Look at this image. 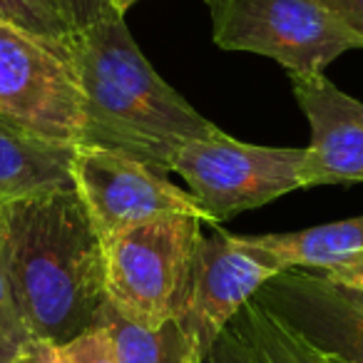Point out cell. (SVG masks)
Instances as JSON below:
<instances>
[{"label":"cell","mask_w":363,"mask_h":363,"mask_svg":"<svg viewBox=\"0 0 363 363\" xmlns=\"http://www.w3.org/2000/svg\"><path fill=\"white\" fill-rule=\"evenodd\" d=\"M232 323L254 348L259 363H323L311 341L257 298L244 303Z\"/></svg>","instance_id":"obj_13"},{"label":"cell","mask_w":363,"mask_h":363,"mask_svg":"<svg viewBox=\"0 0 363 363\" xmlns=\"http://www.w3.org/2000/svg\"><path fill=\"white\" fill-rule=\"evenodd\" d=\"M199 363H259V358L247 338L237 331V326L229 323Z\"/></svg>","instance_id":"obj_19"},{"label":"cell","mask_w":363,"mask_h":363,"mask_svg":"<svg viewBox=\"0 0 363 363\" xmlns=\"http://www.w3.org/2000/svg\"><path fill=\"white\" fill-rule=\"evenodd\" d=\"M0 120L55 145H80L82 92L70 45L0 21Z\"/></svg>","instance_id":"obj_5"},{"label":"cell","mask_w":363,"mask_h":363,"mask_svg":"<svg viewBox=\"0 0 363 363\" xmlns=\"http://www.w3.org/2000/svg\"><path fill=\"white\" fill-rule=\"evenodd\" d=\"M204 219L162 214L102 239L107 301L127 321L160 328L177 316Z\"/></svg>","instance_id":"obj_3"},{"label":"cell","mask_w":363,"mask_h":363,"mask_svg":"<svg viewBox=\"0 0 363 363\" xmlns=\"http://www.w3.org/2000/svg\"><path fill=\"white\" fill-rule=\"evenodd\" d=\"M237 237L277 272L306 269L346 286L363 289V214L298 232Z\"/></svg>","instance_id":"obj_11"},{"label":"cell","mask_w":363,"mask_h":363,"mask_svg":"<svg viewBox=\"0 0 363 363\" xmlns=\"http://www.w3.org/2000/svg\"><path fill=\"white\" fill-rule=\"evenodd\" d=\"M298 107L311 125L301 164V187L363 184V102L326 77L289 75Z\"/></svg>","instance_id":"obj_10"},{"label":"cell","mask_w":363,"mask_h":363,"mask_svg":"<svg viewBox=\"0 0 363 363\" xmlns=\"http://www.w3.org/2000/svg\"><path fill=\"white\" fill-rule=\"evenodd\" d=\"M306 147H262L227 132L187 142L174 157V174L187 182L214 222L257 209L301 187Z\"/></svg>","instance_id":"obj_6"},{"label":"cell","mask_w":363,"mask_h":363,"mask_svg":"<svg viewBox=\"0 0 363 363\" xmlns=\"http://www.w3.org/2000/svg\"><path fill=\"white\" fill-rule=\"evenodd\" d=\"M135 3H140V0H112V8H115L117 13H122V16H125V13L130 11Z\"/></svg>","instance_id":"obj_23"},{"label":"cell","mask_w":363,"mask_h":363,"mask_svg":"<svg viewBox=\"0 0 363 363\" xmlns=\"http://www.w3.org/2000/svg\"><path fill=\"white\" fill-rule=\"evenodd\" d=\"M72 187L100 239L162 214H192L217 224L189 189L125 152L77 145L70 162Z\"/></svg>","instance_id":"obj_7"},{"label":"cell","mask_w":363,"mask_h":363,"mask_svg":"<svg viewBox=\"0 0 363 363\" xmlns=\"http://www.w3.org/2000/svg\"><path fill=\"white\" fill-rule=\"evenodd\" d=\"M11 363H67V358L57 343L43 341V338H30L16 353V358Z\"/></svg>","instance_id":"obj_20"},{"label":"cell","mask_w":363,"mask_h":363,"mask_svg":"<svg viewBox=\"0 0 363 363\" xmlns=\"http://www.w3.org/2000/svg\"><path fill=\"white\" fill-rule=\"evenodd\" d=\"M321 361H323V363H348V361H341V358L326 356V353H321Z\"/></svg>","instance_id":"obj_24"},{"label":"cell","mask_w":363,"mask_h":363,"mask_svg":"<svg viewBox=\"0 0 363 363\" xmlns=\"http://www.w3.org/2000/svg\"><path fill=\"white\" fill-rule=\"evenodd\" d=\"M217 48L254 52L279 62L289 75L326 72L336 57L363 50L321 0H204Z\"/></svg>","instance_id":"obj_4"},{"label":"cell","mask_w":363,"mask_h":363,"mask_svg":"<svg viewBox=\"0 0 363 363\" xmlns=\"http://www.w3.org/2000/svg\"><path fill=\"white\" fill-rule=\"evenodd\" d=\"M72 152L0 120V199L72 187Z\"/></svg>","instance_id":"obj_12"},{"label":"cell","mask_w":363,"mask_h":363,"mask_svg":"<svg viewBox=\"0 0 363 363\" xmlns=\"http://www.w3.org/2000/svg\"><path fill=\"white\" fill-rule=\"evenodd\" d=\"M62 353H65L67 363H117L115 341L107 326L95 323L72 341L62 343Z\"/></svg>","instance_id":"obj_17"},{"label":"cell","mask_w":363,"mask_h":363,"mask_svg":"<svg viewBox=\"0 0 363 363\" xmlns=\"http://www.w3.org/2000/svg\"><path fill=\"white\" fill-rule=\"evenodd\" d=\"M0 21L13 23L43 40L70 45L72 33L67 30V26L48 0H0Z\"/></svg>","instance_id":"obj_15"},{"label":"cell","mask_w":363,"mask_h":363,"mask_svg":"<svg viewBox=\"0 0 363 363\" xmlns=\"http://www.w3.org/2000/svg\"><path fill=\"white\" fill-rule=\"evenodd\" d=\"M97 323L112 333L117 363H189L187 346L174 318L160 328H145L127 321L107 301Z\"/></svg>","instance_id":"obj_14"},{"label":"cell","mask_w":363,"mask_h":363,"mask_svg":"<svg viewBox=\"0 0 363 363\" xmlns=\"http://www.w3.org/2000/svg\"><path fill=\"white\" fill-rule=\"evenodd\" d=\"M48 3L70 33L87 28L112 8V0H48Z\"/></svg>","instance_id":"obj_18"},{"label":"cell","mask_w":363,"mask_h":363,"mask_svg":"<svg viewBox=\"0 0 363 363\" xmlns=\"http://www.w3.org/2000/svg\"><path fill=\"white\" fill-rule=\"evenodd\" d=\"M3 264L33 338L72 341L107 303L102 239L75 187L8 199Z\"/></svg>","instance_id":"obj_2"},{"label":"cell","mask_w":363,"mask_h":363,"mask_svg":"<svg viewBox=\"0 0 363 363\" xmlns=\"http://www.w3.org/2000/svg\"><path fill=\"white\" fill-rule=\"evenodd\" d=\"M70 55L82 92L80 145L125 152L169 174L187 142L222 132L157 75L115 8L72 33Z\"/></svg>","instance_id":"obj_1"},{"label":"cell","mask_w":363,"mask_h":363,"mask_svg":"<svg viewBox=\"0 0 363 363\" xmlns=\"http://www.w3.org/2000/svg\"><path fill=\"white\" fill-rule=\"evenodd\" d=\"M277 274L281 272L249 252L237 234L224 232L219 224H212L209 234H199L187 291L174 316L189 363L207 356L244 303Z\"/></svg>","instance_id":"obj_8"},{"label":"cell","mask_w":363,"mask_h":363,"mask_svg":"<svg viewBox=\"0 0 363 363\" xmlns=\"http://www.w3.org/2000/svg\"><path fill=\"white\" fill-rule=\"evenodd\" d=\"M6 204H8V199H0V254H3V247H6V232H8Z\"/></svg>","instance_id":"obj_22"},{"label":"cell","mask_w":363,"mask_h":363,"mask_svg":"<svg viewBox=\"0 0 363 363\" xmlns=\"http://www.w3.org/2000/svg\"><path fill=\"white\" fill-rule=\"evenodd\" d=\"M254 298L321 353L363 363V289L306 269H286L269 279Z\"/></svg>","instance_id":"obj_9"},{"label":"cell","mask_w":363,"mask_h":363,"mask_svg":"<svg viewBox=\"0 0 363 363\" xmlns=\"http://www.w3.org/2000/svg\"><path fill=\"white\" fill-rule=\"evenodd\" d=\"M30 338V331L18 311L11 279H8L6 264H3V254H0V363H11Z\"/></svg>","instance_id":"obj_16"},{"label":"cell","mask_w":363,"mask_h":363,"mask_svg":"<svg viewBox=\"0 0 363 363\" xmlns=\"http://www.w3.org/2000/svg\"><path fill=\"white\" fill-rule=\"evenodd\" d=\"M321 6L363 40V0H321Z\"/></svg>","instance_id":"obj_21"}]
</instances>
